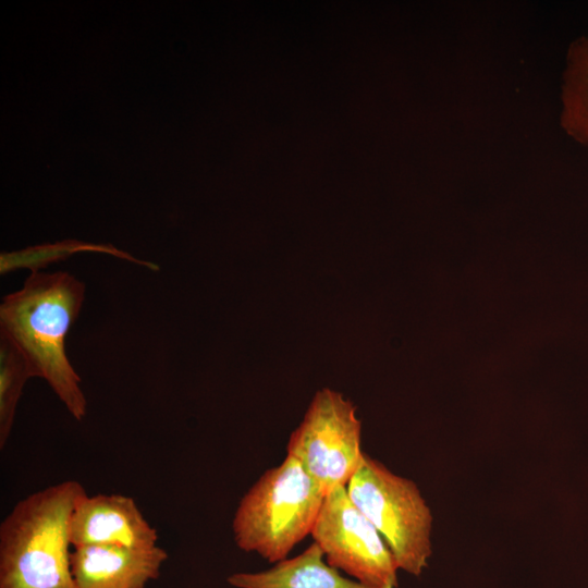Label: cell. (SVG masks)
I'll list each match as a JSON object with an SVG mask.
<instances>
[{"label":"cell","mask_w":588,"mask_h":588,"mask_svg":"<svg viewBox=\"0 0 588 588\" xmlns=\"http://www.w3.org/2000/svg\"><path fill=\"white\" fill-rule=\"evenodd\" d=\"M561 126L578 144L588 147V36L568 48L561 91Z\"/></svg>","instance_id":"obj_10"},{"label":"cell","mask_w":588,"mask_h":588,"mask_svg":"<svg viewBox=\"0 0 588 588\" xmlns=\"http://www.w3.org/2000/svg\"><path fill=\"white\" fill-rule=\"evenodd\" d=\"M226 580L234 588H370L329 565L315 542L266 571L234 573Z\"/></svg>","instance_id":"obj_9"},{"label":"cell","mask_w":588,"mask_h":588,"mask_svg":"<svg viewBox=\"0 0 588 588\" xmlns=\"http://www.w3.org/2000/svg\"><path fill=\"white\" fill-rule=\"evenodd\" d=\"M329 565L370 588H396L400 571L387 542L350 499L346 487L329 490L311 529Z\"/></svg>","instance_id":"obj_6"},{"label":"cell","mask_w":588,"mask_h":588,"mask_svg":"<svg viewBox=\"0 0 588 588\" xmlns=\"http://www.w3.org/2000/svg\"><path fill=\"white\" fill-rule=\"evenodd\" d=\"M360 444L356 407L342 393L326 388L316 392L291 433L286 455L295 457L328 492L347 486L365 453Z\"/></svg>","instance_id":"obj_5"},{"label":"cell","mask_w":588,"mask_h":588,"mask_svg":"<svg viewBox=\"0 0 588 588\" xmlns=\"http://www.w3.org/2000/svg\"><path fill=\"white\" fill-rule=\"evenodd\" d=\"M33 378L20 348L0 334V448L7 444L26 381Z\"/></svg>","instance_id":"obj_11"},{"label":"cell","mask_w":588,"mask_h":588,"mask_svg":"<svg viewBox=\"0 0 588 588\" xmlns=\"http://www.w3.org/2000/svg\"><path fill=\"white\" fill-rule=\"evenodd\" d=\"M85 488L65 480L17 502L0 525V588H77L70 522Z\"/></svg>","instance_id":"obj_2"},{"label":"cell","mask_w":588,"mask_h":588,"mask_svg":"<svg viewBox=\"0 0 588 588\" xmlns=\"http://www.w3.org/2000/svg\"><path fill=\"white\" fill-rule=\"evenodd\" d=\"M70 540L82 546H118L150 549L158 532L144 517L133 498L123 494H83L72 513Z\"/></svg>","instance_id":"obj_7"},{"label":"cell","mask_w":588,"mask_h":588,"mask_svg":"<svg viewBox=\"0 0 588 588\" xmlns=\"http://www.w3.org/2000/svg\"><path fill=\"white\" fill-rule=\"evenodd\" d=\"M84 296V283L68 272L33 271L0 305V334L20 348L33 377L45 379L76 420L85 417L87 402L65 340Z\"/></svg>","instance_id":"obj_1"},{"label":"cell","mask_w":588,"mask_h":588,"mask_svg":"<svg viewBox=\"0 0 588 588\" xmlns=\"http://www.w3.org/2000/svg\"><path fill=\"white\" fill-rule=\"evenodd\" d=\"M167 560V551L158 546H82L71 553V569L77 588H145L160 576Z\"/></svg>","instance_id":"obj_8"},{"label":"cell","mask_w":588,"mask_h":588,"mask_svg":"<svg viewBox=\"0 0 588 588\" xmlns=\"http://www.w3.org/2000/svg\"><path fill=\"white\" fill-rule=\"evenodd\" d=\"M81 250L103 252L118 256L119 258L136 262L150 270H159V266L155 265L154 262L136 259L127 253L120 252L110 246L66 242L56 245L33 247L22 252L2 254L0 259V272L1 274H5L21 268L30 269L32 272L38 271L39 268H44L50 262L66 258L68 256Z\"/></svg>","instance_id":"obj_12"},{"label":"cell","mask_w":588,"mask_h":588,"mask_svg":"<svg viewBox=\"0 0 588 588\" xmlns=\"http://www.w3.org/2000/svg\"><path fill=\"white\" fill-rule=\"evenodd\" d=\"M346 491L380 532L399 569L420 576L432 554L433 517L417 485L364 453Z\"/></svg>","instance_id":"obj_4"},{"label":"cell","mask_w":588,"mask_h":588,"mask_svg":"<svg viewBox=\"0 0 588 588\" xmlns=\"http://www.w3.org/2000/svg\"><path fill=\"white\" fill-rule=\"evenodd\" d=\"M326 493L295 457L286 455L241 499L232 519L236 546L271 564L287 559L310 535Z\"/></svg>","instance_id":"obj_3"}]
</instances>
